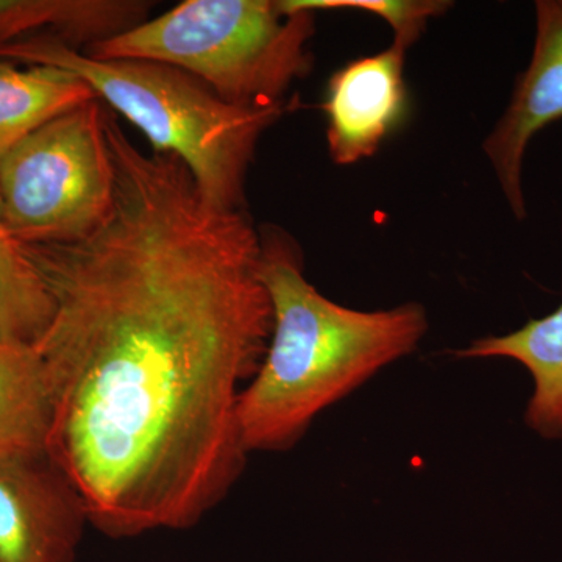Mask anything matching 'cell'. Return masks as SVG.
Listing matches in <instances>:
<instances>
[{"mask_svg":"<svg viewBox=\"0 0 562 562\" xmlns=\"http://www.w3.org/2000/svg\"><path fill=\"white\" fill-rule=\"evenodd\" d=\"M0 60L76 74L99 101L146 136L151 150L179 158L203 201L217 210L244 211V184L255 149L279 120L281 105H232L172 66L101 60L46 36L3 47Z\"/></svg>","mask_w":562,"mask_h":562,"instance_id":"obj_3","label":"cell"},{"mask_svg":"<svg viewBox=\"0 0 562 562\" xmlns=\"http://www.w3.org/2000/svg\"><path fill=\"white\" fill-rule=\"evenodd\" d=\"M52 392L33 344L0 341V457L47 453Z\"/></svg>","mask_w":562,"mask_h":562,"instance_id":"obj_11","label":"cell"},{"mask_svg":"<svg viewBox=\"0 0 562 562\" xmlns=\"http://www.w3.org/2000/svg\"><path fill=\"white\" fill-rule=\"evenodd\" d=\"M457 355L520 362L535 383L525 422L542 438H562V305L519 330L479 339Z\"/></svg>","mask_w":562,"mask_h":562,"instance_id":"obj_10","label":"cell"},{"mask_svg":"<svg viewBox=\"0 0 562 562\" xmlns=\"http://www.w3.org/2000/svg\"><path fill=\"white\" fill-rule=\"evenodd\" d=\"M314 14L279 0H184L83 54L172 66L232 105H281L312 66Z\"/></svg>","mask_w":562,"mask_h":562,"instance_id":"obj_4","label":"cell"},{"mask_svg":"<svg viewBox=\"0 0 562 562\" xmlns=\"http://www.w3.org/2000/svg\"><path fill=\"white\" fill-rule=\"evenodd\" d=\"M116 199L74 243L22 244L54 314L33 344L52 392L47 454L111 538L184 530L246 465L239 395L272 306L261 233L203 201L187 166L105 113Z\"/></svg>","mask_w":562,"mask_h":562,"instance_id":"obj_1","label":"cell"},{"mask_svg":"<svg viewBox=\"0 0 562 562\" xmlns=\"http://www.w3.org/2000/svg\"><path fill=\"white\" fill-rule=\"evenodd\" d=\"M284 13L319 10H360L375 14L391 25L394 44L408 50L419 40L431 18L446 13V0H279Z\"/></svg>","mask_w":562,"mask_h":562,"instance_id":"obj_14","label":"cell"},{"mask_svg":"<svg viewBox=\"0 0 562 562\" xmlns=\"http://www.w3.org/2000/svg\"><path fill=\"white\" fill-rule=\"evenodd\" d=\"M535 11L530 65L517 77L512 101L483 144L517 221L527 220L522 171L528 146L547 125L562 120V0H538Z\"/></svg>","mask_w":562,"mask_h":562,"instance_id":"obj_7","label":"cell"},{"mask_svg":"<svg viewBox=\"0 0 562 562\" xmlns=\"http://www.w3.org/2000/svg\"><path fill=\"white\" fill-rule=\"evenodd\" d=\"M260 277L272 331L239 395L247 453L291 449L322 412L413 353L428 330L420 303L361 312L325 297L306 280L301 250L283 232L261 233Z\"/></svg>","mask_w":562,"mask_h":562,"instance_id":"obj_2","label":"cell"},{"mask_svg":"<svg viewBox=\"0 0 562 562\" xmlns=\"http://www.w3.org/2000/svg\"><path fill=\"white\" fill-rule=\"evenodd\" d=\"M114 199L99 99L41 125L0 160L3 222L22 244L80 241L105 224Z\"/></svg>","mask_w":562,"mask_h":562,"instance_id":"obj_5","label":"cell"},{"mask_svg":"<svg viewBox=\"0 0 562 562\" xmlns=\"http://www.w3.org/2000/svg\"><path fill=\"white\" fill-rule=\"evenodd\" d=\"M87 505L49 454L0 457V562H74Z\"/></svg>","mask_w":562,"mask_h":562,"instance_id":"obj_6","label":"cell"},{"mask_svg":"<svg viewBox=\"0 0 562 562\" xmlns=\"http://www.w3.org/2000/svg\"><path fill=\"white\" fill-rule=\"evenodd\" d=\"M54 314L46 283L3 222L0 209V341L36 344Z\"/></svg>","mask_w":562,"mask_h":562,"instance_id":"obj_13","label":"cell"},{"mask_svg":"<svg viewBox=\"0 0 562 562\" xmlns=\"http://www.w3.org/2000/svg\"><path fill=\"white\" fill-rule=\"evenodd\" d=\"M144 0H0V49L29 38H54L87 52L149 20Z\"/></svg>","mask_w":562,"mask_h":562,"instance_id":"obj_9","label":"cell"},{"mask_svg":"<svg viewBox=\"0 0 562 562\" xmlns=\"http://www.w3.org/2000/svg\"><path fill=\"white\" fill-rule=\"evenodd\" d=\"M94 99L69 70L0 60V160L41 125Z\"/></svg>","mask_w":562,"mask_h":562,"instance_id":"obj_12","label":"cell"},{"mask_svg":"<svg viewBox=\"0 0 562 562\" xmlns=\"http://www.w3.org/2000/svg\"><path fill=\"white\" fill-rule=\"evenodd\" d=\"M406 50L390 49L357 58L328 80L324 110L328 150L336 165L371 158L402 121L408 109Z\"/></svg>","mask_w":562,"mask_h":562,"instance_id":"obj_8","label":"cell"}]
</instances>
